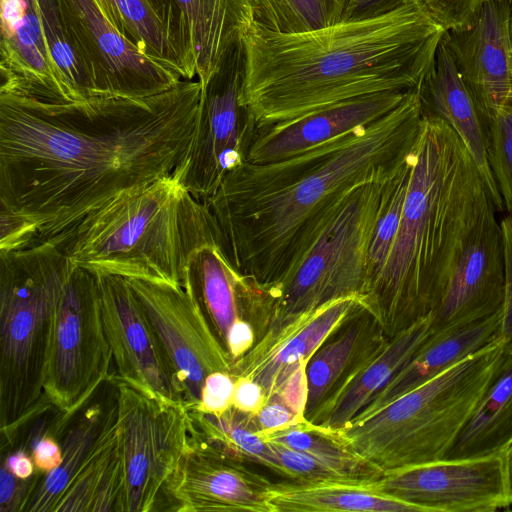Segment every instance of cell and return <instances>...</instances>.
Returning <instances> with one entry per match:
<instances>
[{
    "label": "cell",
    "mask_w": 512,
    "mask_h": 512,
    "mask_svg": "<svg viewBox=\"0 0 512 512\" xmlns=\"http://www.w3.org/2000/svg\"><path fill=\"white\" fill-rule=\"evenodd\" d=\"M203 85L148 97L47 102L0 93V210L36 242L118 196L173 174L189 155Z\"/></svg>",
    "instance_id": "obj_1"
},
{
    "label": "cell",
    "mask_w": 512,
    "mask_h": 512,
    "mask_svg": "<svg viewBox=\"0 0 512 512\" xmlns=\"http://www.w3.org/2000/svg\"><path fill=\"white\" fill-rule=\"evenodd\" d=\"M417 88L375 122L266 163L245 162L204 203L230 263L266 288L300 262L342 200L357 186L396 175L422 128Z\"/></svg>",
    "instance_id": "obj_2"
},
{
    "label": "cell",
    "mask_w": 512,
    "mask_h": 512,
    "mask_svg": "<svg viewBox=\"0 0 512 512\" xmlns=\"http://www.w3.org/2000/svg\"><path fill=\"white\" fill-rule=\"evenodd\" d=\"M445 32L419 0L382 16L301 33L254 22L243 38L242 102L260 129L343 100L415 89Z\"/></svg>",
    "instance_id": "obj_3"
},
{
    "label": "cell",
    "mask_w": 512,
    "mask_h": 512,
    "mask_svg": "<svg viewBox=\"0 0 512 512\" xmlns=\"http://www.w3.org/2000/svg\"><path fill=\"white\" fill-rule=\"evenodd\" d=\"M490 201L456 132L423 111L397 234L385 265L360 297L388 338L434 312Z\"/></svg>",
    "instance_id": "obj_4"
},
{
    "label": "cell",
    "mask_w": 512,
    "mask_h": 512,
    "mask_svg": "<svg viewBox=\"0 0 512 512\" xmlns=\"http://www.w3.org/2000/svg\"><path fill=\"white\" fill-rule=\"evenodd\" d=\"M47 242L94 275L174 286H182L187 260L197 248L220 244L207 205L176 172L118 196Z\"/></svg>",
    "instance_id": "obj_5"
},
{
    "label": "cell",
    "mask_w": 512,
    "mask_h": 512,
    "mask_svg": "<svg viewBox=\"0 0 512 512\" xmlns=\"http://www.w3.org/2000/svg\"><path fill=\"white\" fill-rule=\"evenodd\" d=\"M73 267L51 242L0 252L1 447L43 407L54 317Z\"/></svg>",
    "instance_id": "obj_6"
},
{
    "label": "cell",
    "mask_w": 512,
    "mask_h": 512,
    "mask_svg": "<svg viewBox=\"0 0 512 512\" xmlns=\"http://www.w3.org/2000/svg\"><path fill=\"white\" fill-rule=\"evenodd\" d=\"M502 340L337 431L384 473L444 460L488 387Z\"/></svg>",
    "instance_id": "obj_7"
},
{
    "label": "cell",
    "mask_w": 512,
    "mask_h": 512,
    "mask_svg": "<svg viewBox=\"0 0 512 512\" xmlns=\"http://www.w3.org/2000/svg\"><path fill=\"white\" fill-rule=\"evenodd\" d=\"M399 172L347 194L297 266L267 288L272 300L268 328L332 300L361 296L368 244Z\"/></svg>",
    "instance_id": "obj_8"
},
{
    "label": "cell",
    "mask_w": 512,
    "mask_h": 512,
    "mask_svg": "<svg viewBox=\"0 0 512 512\" xmlns=\"http://www.w3.org/2000/svg\"><path fill=\"white\" fill-rule=\"evenodd\" d=\"M113 361L96 275L74 264L56 309L44 371V397L62 423L87 406Z\"/></svg>",
    "instance_id": "obj_9"
},
{
    "label": "cell",
    "mask_w": 512,
    "mask_h": 512,
    "mask_svg": "<svg viewBox=\"0 0 512 512\" xmlns=\"http://www.w3.org/2000/svg\"><path fill=\"white\" fill-rule=\"evenodd\" d=\"M112 380L123 472L118 512L158 511L163 488L190 444L189 408Z\"/></svg>",
    "instance_id": "obj_10"
},
{
    "label": "cell",
    "mask_w": 512,
    "mask_h": 512,
    "mask_svg": "<svg viewBox=\"0 0 512 512\" xmlns=\"http://www.w3.org/2000/svg\"><path fill=\"white\" fill-rule=\"evenodd\" d=\"M246 73L244 41L234 43L203 85L189 155L176 169L181 184L205 202L229 172L247 162L257 127L242 102Z\"/></svg>",
    "instance_id": "obj_11"
},
{
    "label": "cell",
    "mask_w": 512,
    "mask_h": 512,
    "mask_svg": "<svg viewBox=\"0 0 512 512\" xmlns=\"http://www.w3.org/2000/svg\"><path fill=\"white\" fill-rule=\"evenodd\" d=\"M63 30L87 79L90 97L142 98L183 75L125 38L94 0H56Z\"/></svg>",
    "instance_id": "obj_12"
},
{
    "label": "cell",
    "mask_w": 512,
    "mask_h": 512,
    "mask_svg": "<svg viewBox=\"0 0 512 512\" xmlns=\"http://www.w3.org/2000/svg\"><path fill=\"white\" fill-rule=\"evenodd\" d=\"M362 308L359 296L342 297L268 328L254 346L233 363L231 375L253 379L264 389L266 401L280 400L304 416L308 360Z\"/></svg>",
    "instance_id": "obj_13"
},
{
    "label": "cell",
    "mask_w": 512,
    "mask_h": 512,
    "mask_svg": "<svg viewBox=\"0 0 512 512\" xmlns=\"http://www.w3.org/2000/svg\"><path fill=\"white\" fill-rule=\"evenodd\" d=\"M184 390L188 408L198 405L204 381L216 371L231 374L233 362L205 314L182 286L128 279Z\"/></svg>",
    "instance_id": "obj_14"
},
{
    "label": "cell",
    "mask_w": 512,
    "mask_h": 512,
    "mask_svg": "<svg viewBox=\"0 0 512 512\" xmlns=\"http://www.w3.org/2000/svg\"><path fill=\"white\" fill-rule=\"evenodd\" d=\"M372 485L425 512H493L512 506L503 453L392 470Z\"/></svg>",
    "instance_id": "obj_15"
},
{
    "label": "cell",
    "mask_w": 512,
    "mask_h": 512,
    "mask_svg": "<svg viewBox=\"0 0 512 512\" xmlns=\"http://www.w3.org/2000/svg\"><path fill=\"white\" fill-rule=\"evenodd\" d=\"M96 277L117 378L148 395L185 403L169 357L128 279Z\"/></svg>",
    "instance_id": "obj_16"
},
{
    "label": "cell",
    "mask_w": 512,
    "mask_h": 512,
    "mask_svg": "<svg viewBox=\"0 0 512 512\" xmlns=\"http://www.w3.org/2000/svg\"><path fill=\"white\" fill-rule=\"evenodd\" d=\"M274 483L191 435L189 447L168 478L158 511L274 512Z\"/></svg>",
    "instance_id": "obj_17"
},
{
    "label": "cell",
    "mask_w": 512,
    "mask_h": 512,
    "mask_svg": "<svg viewBox=\"0 0 512 512\" xmlns=\"http://www.w3.org/2000/svg\"><path fill=\"white\" fill-rule=\"evenodd\" d=\"M444 40L487 123L512 96V0H483Z\"/></svg>",
    "instance_id": "obj_18"
},
{
    "label": "cell",
    "mask_w": 512,
    "mask_h": 512,
    "mask_svg": "<svg viewBox=\"0 0 512 512\" xmlns=\"http://www.w3.org/2000/svg\"><path fill=\"white\" fill-rule=\"evenodd\" d=\"M490 201L472 230L441 300L431 332L474 323L499 313L505 292L503 233Z\"/></svg>",
    "instance_id": "obj_19"
},
{
    "label": "cell",
    "mask_w": 512,
    "mask_h": 512,
    "mask_svg": "<svg viewBox=\"0 0 512 512\" xmlns=\"http://www.w3.org/2000/svg\"><path fill=\"white\" fill-rule=\"evenodd\" d=\"M0 93L80 101L57 66L34 0H1Z\"/></svg>",
    "instance_id": "obj_20"
},
{
    "label": "cell",
    "mask_w": 512,
    "mask_h": 512,
    "mask_svg": "<svg viewBox=\"0 0 512 512\" xmlns=\"http://www.w3.org/2000/svg\"><path fill=\"white\" fill-rule=\"evenodd\" d=\"M182 287L197 302L224 348L237 320L250 322L258 340L269 326L272 302L267 288L240 273L219 243L205 244L189 256Z\"/></svg>",
    "instance_id": "obj_21"
},
{
    "label": "cell",
    "mask_w": 512,
    "mask_h": 512,
    "mask_svg": "<svg viewBox=\"0 0 512 512\" xmlns=\"http://www.w3.org/2000/svg\"><path fill=\"white\" fill-rule=\"evenodd\" d=\"M410 91L363 95L257 129L247 162L266 163L283 159L367 126L395 109Z\"/></svg>",
    "instance_id": "obj_22"
},
{
    "label": "cell",
    "mask_w": 512,
    "mask_h": 512,
    "mask_svg": "<svg viewBox=\"0 0 512 512\" xmlns=\"http://www.w3.org/2000/svg\"><path fill=\"white\" fill-rule=\"evenodd\" d=\"M417 89L423 111L437 115L456 132L475 162L495 209L503 212L504 204L488 162L481 115L444 36Z\"/></svg>",
    "instance_id": "obj_23"
},
{
    "label": "cell",
    "mask_w": 512,
    "mask_h": 512,
    "mask_svg": "<svg viewBox=\"0 0 512 512\" xmlns=\"http://www.w3.org/2000/svg\"><path fill=\"white\" fill-rule=\"evenodd\" d=\"M110 23L149 56L196 79L188 29L172 0H94Z\"/></svg>",
    "instance_id": "obj_24"
},
{
    "label": "cell",
    "mask_w": 512,
    "mask_h": 512,
    "mask_svg": "<svg viewBox=\"0 0 512 512\" xmlns=\"http://www.w3.org/2000/svg\"><path fill=\"white\" fill-rule=\"evenodd\" d=\"M430 333V317H427L389 338L345 379L308 421L331 430L346 426L386 386Z\"/></svg>",
    "instance_id": "obj_25"
},
{
    "label": "cell",
    "mask_w": 512,
    "mask_h": 512,
    "mask_svg": "<svg viewBox=\"0 0 512 512\" xmlns=\"http://www.w3.org/2000/svg\"><path fill=\"white\" fill-rule=\"evenodd\" d=\"M501 339V311L486 319L430 333L413 356L358 416H366Z\"/></svg>",
    "instance_id": "obj_26"
},
{
    "label": "cell",
    "mask_w": 512,
    "mask_h": 512,
    "mask_svg": "<svg viewBox=\"0 0 512 512\" xmlns=\"http://www.w3.org/2000/svg\"><path fill=\"white\" fill-rule=\"evenodd\" d=\"M388 340L377 320L365 308L352 315L332 334L306 365V420L360 364Z\"/></svg>",
    "instance_id": "obj_27"
},
{
    "label": "cell",
    "mask_w": 512,
    "mask_h": 512,
    "mask_svg": "<svg viewBox=\"0 0 512 512\" xmlns=\"http://www.w3.org/2000/svg\"><path fill=\"white\" fill-rule=\"evenodd\" d=\"M123 472L117 399L54 512H118Z\"/></svg>",
    "instance_id": "obj_28"
},
{
    "label": "cell",
    "mask_w": 512,
    "mask_h": 512,
    "mask_svg": "<svg viewBox=\"0 0 512 512\" xmlns=\"http://www.w3.org/2000/svg\"><path fill=\"white\" fill-rule=\"evenodd\" d=\"M189 32L196 78L204 85L228 49L255 22L251 0H172Z\"/></svg>",
    "instance_id": "obj_29"
},
{
    "label": "cell",
    "mask_w": 512,
    "mask_h": 512,
    "mask_svg": "<svg viewBox=\"0 0 512 512\" xmlns=\"http://www.w3.org/2000/svg\"><path fill=\"white\" fill-rule=\"evenodd\" d=\"M512 442V353L504 349L497 369L444 460L502 454Z\"/></svg>",
    "instance_id": "obj_30"
},
{
    "label": "cell",
    "mask_w": 512,
    "mask_h": 512,
    "mask_svg": "<svg viewBox=\"0 0 512 512\" xmlns=\"http://www.w3.org/2000/svg\"><path fill=\"white\" fill-rule=\"evenodd\" d=\"M274 512H425L423 508L378 491L370 483H274Z\"/></svg>",
    "instance_id": "obj_31"
},
{
    "label": "cell",
    "mask_w": 512,
    "mask_h": 512,
    "mask_svg": "<svg viewBox=\"0 0 512 512\" xmlns=\"http://www.w3.org/2000/svg\"><path fill=\"white\" fill-rule=\"evenodd\" d=\"M115 401L116 397L110 405L102 401L86 407L64 438L61 465L49 473H43L38 480L31 481L19 512H54L70 480L103 429Z\"/></svg>",
    "instance_id": "obj_32"
},
{
    "label": "cell",
    "mask_w": 512,
    "mask_h": 512,
    "mask_svg": "<svg viewBox=\"0 0 512 512\" xmlns=\"http://www.w3.org/2000/svg\"><path fill=\"white\" fill-rule=\"evenodd\" d=\"M190 433L197 440L244 463H259L288 479L271 444L256 430L251 415L233 406L220 415L188 409Z\"/></svg>",
    "instance_id": "obj_33"
},
{
    "label": "cell",
    "mask_w": 512,
    "mask_h": 512,
    "mask_svg": "<svg viewBox=\"0 0 512 512\" xmlns=\"http://www.w3.org/2000/svg\"><path fill=\"white\" fill-rule=\"evenodd\" d=\"M268 442L306 453L357 483H370L384 472L355 452L335 430L308 420L288 427L260 433Z\"/></svg>",
    "instance_id": "obj_34"
},
{
    "label": "cell",
    "mask_w": 512,
    "mask_h": 512,
    "mask_svg": "<svg viewBox=\"0 0 512 512\" xmlns=\"http://www.w3.org/2000/svg\"><path fill=\"white\" fill-rule=\"evenodd\" d=\"M255 23L278 33H301L342 21L349 0H251Z\"/></svg>",
    "instance_id": "obj_35"
},
{
    "label": "cell",
    "mask_w": 512,
    "mask_h": 512,
    "mask_svg": "<svg viewBox=\"0 0 512 512\" xmlns=\"http://www.w3.org/2000/svg\"><path fill=\"white\" fill-rule=\"evenodd\" d=\"M413 159L414 153L399 172L394 188L374 226L367 248L366 278L362 293L380 273L392 248L400 224L412 172Z\"/></svg>",
    "instance_id": "obj_36"
},
{
    "label": "cell",
    "mask_w": 512,
    "mask_h": 512,
    "mask_svg": "<svg viewBox=\"0 0 512 512\" xmlns=\"http://www.w3.org/2000/svg\"><path fill=\"white\" fill-rule=\"evenodd\" d=\"M53 58L79 100L90 98L89 86L62 27L56 0H34Z\"/></svg>",
    "instance_id": "obj_37"
},
{
    "label": "cell",
    "mask_w": 512,
    "mask_h": 512,
    "mask_svg": "<svg viewBox=\"0 0 512 512\" xmlns=\"http://www.w3.org/2000/svg\"><path fill=\"white\" fill-rule=\"evenodd\" d=\"M488 162L504 209L512 216V104L499 110L488 122Z\"/></svg>",
    "instance_id": "obj_38"
},
{
    "label": "cell",
    "mask_w": 512,
    "mask_h": 512,
    "mask_svg": "<svg viewBox=\"0 0 512 512\" xmlns=\"http://www.w3.org/2000/svg\"><path fill=\"white\" fill-rule=\"evenodd\" d=\"M288 479L301 482H352L316 458L279 444L271 443ZM357 483V482H356Z\"/></svg>",
    "instance_id": "obj_39"
},
{
    "label": "cell",
    "mask_w": 512,
    "mask_h": 512,
    "mask_svg": "<svg viewBox=\"0 0 512 512\" xmlns=\"http://www.w3.org/2000/svg\"><path fill=\"white\" fill-rule=\"evenodd\" d=\"M235 378L224 371L208 375L204 381L201 397L195 409L214 415H220L233 406Z\"/></svg>",
    "instance_id": "obj_40"
},
{
    "label": "cell",
    "mask_w": 512,
    "mask_h": 512,
    "mask_svg": "<svg viewBox=\"0 0 512 512\" xmlns=\"http://www.w3.org/2000/svg\"><path fill=\"white\" fill-rule=\"evenodd\" d=\"M483 0H419L429 15L447 32L466 25Z\"/></svg>",
    "instance_id": "obj_41"
},
{
    "label": "cell",
    "mask_w": 512,
    "mask_h": 512,
    "mask_svg": "<svg viewBox=\"0 0 512 512\" xmlns=\"http://www.w3.org/2000/svg\"><path fill=\"white\" fill-rule=\"evenodd\" d=\"M505 254V292L501 309V340L504 349L512 353V216L501 221Z\"/></svg>",
    "instance_id": "obj_42"
},
{
    "label": "cell",
    "mask_w": 512,
    "mask_h": 512,
    "mask_svg": "<svg viewBox=\"0 0 512 512\" xmlns=\"http://www.w3.org/2000/svg\"><path fill=\"white\" fill-rule=\"evenodd\" d=\"M252 424L260 433L276 431L306 420L284 402L269 399L255 414H250Z\"/></svg>",
    "instance_id": "obj_43"
},
{
    "label": "cell",
    "mask_w": 512,
    "mask_h": 512,
    "mask_svg": "<svg viewBox=\"0 0 512 512\" xmlns=\"http://www.w3.org/2000/svg\"><path fill=\"white\" fill-rule=\"evenodd\" d=\"M233 407L248 413H257L266 403V394L262 386L247 377L235 378Z\"/></svg>",
    "instance_id": "obj_44"
},
{
    "label": "cell",
    "mask_w": 512,
    "mask_h": 512,
    "mask_svg": "<svg viewBox=\"0 0 512 512\" xmlns=\"http://www.w3.org/2000/svg\"><path fill=\"white\" fill-rule=\"evenodd\" d=\"M20 479L11 473L8 467L2 463L1 468V512L19 511L21 504L29 490L31 481Z\"/></svg>",
    "instance_id": "obj_45"
},
{
    "label": "cell",
    "mask_w": 512,
    "mask_h": 512,
    "mask_svg": "<svg viewBox=\"0 0 512 512\" xmlns=\"http://www.w3.org/2000/svg\"><path fill=\"white\" fill-rule=\"evenodd\" d=\"M257 340L258 333L250 322L243 319L234 322L225 342V349L232 362L245 355Z\"/></svg>",
    "instance_id": "obj_46"
},
{
    "label": "cell",
    "mask_w": 512,
    "mask_h": 512,
    "mask_svg": "<svg viewBox=\"0 0 512 512\" xmlns=\"http://www.w3.org/2000/svg\"><path fill=\"white\" fill-rule=\"evenodd\" d=\"M410 0H349L342 21L363 20L382 16Z\"/></svg>",
    "instance_id": "obj_47"
},
{
    "label": "cell",
    "mask_w": 512,
    "mask_h": 512,
    "mask_svg": "<svg viewBox=\"0 0 512 512\" xmlns=\"http://www.w3.org/2000/svg\"><path fill=\"white\" fill-rule=\"evenodd\" d=\"M32 458L39 472L49 473L61 465L63 461L62 448L53 437L46 435L34 446Z\"/></svg>",
    "instance_id": "obj_48"
},
{
    "label": "cell",
    "mask_w": 512,
    "mask_h": 512,
    "mask_svg": "<svg viewBox=\"0 0 512 512\" xmlns=\"http://www.w3.org/2000/svg\"><path fill=\"white\" fill-rule=\"evenodd\" d=\"M3 463L13 475L20 479L30 478L34 474V468H36L33 458L24 450H19L11 454Z\"/></svg>",
    "instance_id": "obj_49"
},
{
    "label": "cell",
    "mask_w": 512,
    "mask_h": 512,
    "mask_svg": "<svg viewBox=\"0 0 512 512\" xmlns=\"http://www.w3.org/2000/svg\"><path fill=\"white\" fill-rule=\"evenodd\" d=\"M505 467L507 482L509 487V493L512 501V442L509 444L507 449L504 451Z\"/></svg>",
    "instance_id": "obj_50"
},
{
    "label": "cell",
    "mask_w": 512,
    "mask_h": 512,
    "mask_svg": "<svg viewBox=\"0 0 512 512\" xmlns=\"http://www.w3.org/2000/svg\"><path fill=\"white\" fill-rule=\"evenodd\" d=\"M509 103H511V104H512V96H511V99H510V102H509Z\"/></svg>",
    "instance_id": "obj_51"
}]
</instances>
